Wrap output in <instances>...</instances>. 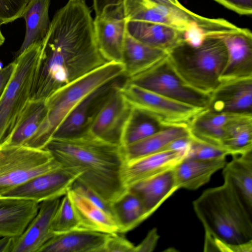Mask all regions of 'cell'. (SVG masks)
Segmentation results:
<instances>
[{"label": "cell", "mask_w": 252, "mask_h": 252, "mask_svg": "<svg viewBox=\"0 0 252 252\" xmlns=\"http://www.w3.org/2000/svg\"><path fill=\"white\" fill-rule=\"evenodd\" d=\"M107 62L98 49L85 0H68L55 14L43 39L30 99L45 100Z\"/></svg>", "instance_id": "1"}, {"label": "cell", "mask_w": 252, "mask_h": 252, "mask_svg": "<svg viewBox=\"0 0 252 252\" xmlns=\"http://www.w3.org/2000/svg\"><path fill=\"white\" fill-rule=\"evenodd\" d=\"M71 189L85 196L98 207L112 215L114 218L112 203L104 199L93 190L76 181L73 185Z\"/></svg>", "instance_id": "39"}, {"label": "cell", "mask_w": 252, "mask_h": 252, "mask_svg": "<svg viewBox=\"0 0 252 252\" xmlns=\"http://www.w3.org/2000/svg\"><path fill=\"white\" fill-rule=\"evenodd\" d=\"M126 30L130 35L139 41L167 52L184 41L183 32L163 24L127 20Z\"/></svg>", "instance_id": "22"}, {"label": "cell", "mask_w": 252, "mask_h": 252, "mask_svg": "<svg viewBox=\"0 0 252 252\" xmlns=\"http://www.w3.org/2000/svg\"><path fill=\"white\" fill-rule=\"evenodd\" d=\"M131 108L119 85L113 83L99 108L90 117L85 130L100 139L121 146L122 128Z\"/></svg>", "instance_id": "12"}, {"label": "cell", "mask_w": 252, "mask_h": 252, "mask_svg": "<svg viewBox=\"0 0 252 252\" xmlns=\"http://www.w3.org/2000/svg\"><path fill=\"white\" fill-rule=\"evenodd\" d=\"M168 52L147 45L135 39L127 32L123 48L124 76L128 78L137 75L157 64L165 58Z\"/></svg>", "instance_id": "24"}, {"label": "cell", "mask_w": 252, "mask_h": 252, "mask_svg": "<svg viewBox=\"0 0 252 252\" xmlns=\"http://www.w3.org/2000/svg\"><path fill=\"white\" fill-rule=\"evenodd\" d=\"M0 27L1 25L0 24V46L4 43L5 41V37L1 32Z\"/></svg>", "instance_id": "46"}, {"label": "cell", "mask_w": 252, "mask_h": 252, "mask_svg": "<svg viewBox=\"0 0 252 252\" xmlns=\"http://www.w3.org/2000/svg\"><path fill=\"white\" fill-rule=\"evenodd\" d=\"M232 156L252 150V117L236 125L222 144Z\"/></svg>", "instance_id": "33"}, {"label": "cell", "mask_w": 252, "mask_h": 252, "mask_svg": "<svg viewBox=\"0 0 252 252\" xmlns=\"http://www.w3.org/2000/svg\"><path fill=\"white\" fill-rule=\"evenodd\" d=\"M2 68V64L0 62V69H1Z\"/></svg>", "instance_id": "47"}, {"label": "cell", "mask_w": 252, "mask_h": 252, "mask_svg": "<svg viewBox=\"0 0 252 252\" xmlns=\"http://www.w3.org/2000/svg\"><path fill=\"white\" fill-rule=\"evenodd\" d=\"M159 236L157 228L149 231L144 239L135 247V252H150L155 249Z\"/></svg>", "instance_id": "42"}, {"label": "cell", "mask_w": 252, "mask_h": 252, "mask_svg": "<svg viewBox=\"0 0 252 252\" xmlns=\"http://www.w3.org/2000/svg\"><path fill=\"white\" fill-rule=\"evenodd\" d=\"M207 109L218 113L252 115V78L220 81Z\"/></svg>", "instance_id": "15"}, {"label": "cell", "mask_w": 252, "mask_h": 252, "mask_svg": "<svg viewBox=\"0 0 252 252\" xmlns=\"http://www.w3.org/2000/svg\"><path fill=\"white\" fill-rule=\"evenodd\" d=\"M189 105L206 109L211 94L196 91L176 73L167 56L150 69L126 81Z\"/></svg>", "instance_id": "9"}, {"label": "cell", "mask_w": 252, "mask_h": 252, "mask_svg": "<svg viewBox=\"0 0 252 252\" xmlns=\"http://www.w3.org/2000/svg\"><path fill=\"white\" fill-rule=\"evenodd\" d=\"M43 42V40L34 43L15 57V69L0 99V145L10 135L30 99Z\"/></svg>", "instance_id": "7"}, {"label": "cell", "mask_w": 252, "mask_h": 252, "mask_svg": "<svg viewBox=\"0 0 252 252\" xmlns=\"http://www.w3.org/2000/svg\"><path fill=\"white\" fill-rule=\"evenodd\" d=\"M50 4V0H30L28 2L22 16L26 22V34L16 57L34 43L46 37L51 24Z\"/></svg>", "instance_id": "28"}, {"label": "cell", "mask_w": 252, "mask_h": 252, "mask_svg": "<svg viewBox=\"0 0 252 252\" xmlns=\"http://www.w3.org/2000/svg\"><path fill=\"white\" fill-rule=\"evenodd\" d=\"M122 63L109 62L60 88L46 99V115L25 146L44 149L71 110L87 95L124 76Z\"/></svg>", "instance_id": "4"}, {"label": "cell", "mask_w": 252, "mask_h": 252, "mask_svg": "<svg viewBox=\"0 0 252 252\" xmlns=\"http://www.w3.org/2000/svg\"><path fill=\"white\" fill-rule=\"evenodd\" d=\"M95 16L101 14L107 7L122 4L124 0H93Z\"/></svg>", "instance_id": "44"}, {"label": "cell", "mask_w": 252, "mask_h": 252, "mask_svg": "<svg viewBox=\"0 0 252 252\" xmlns=\"http://www.w3.org/2000/svg\"><path fill=\"white\" fill-rule=\"evenodd\" d=\"M251 117L252 115L218 113L206 109L194 117L189 127L192 138L222 147L232 129Z\"/></svg>", "instance_id": "16"}, {"label": "cell", "mask_w": 252, "mask_h": 252, "mask_svg": "<svg viewBox=\"0 0 252 252\" xmlns=\"http://www.w3.org/2000/svg\"><path fill=\"white\" fill-rule=\"evenodd\" d=\"M111 83L93 92L80 102L66 116L52 137L68 138L85 131L93 106L108 93L113 84Z\"/></svg>", "instance_id": "29"}, {"label": "cell", "mask_w": 252, "mask_h": 252, "mask_svg": "<svg viewBox=\"0 0 252 252\" xmlns=\"http://www.w3.org/2000/svg\"><path fill=\"white\" fill-rule=\"evenodd\" d=\"M165 126L152 115L132 107L122 128L121 146L124 147L142 140Z\"/></svg>", "instance_id": "32"}, {"label": "cell", "mask_w": 252, "mask_h": 252, "mask_svg": "<svg viewBox=\"0 0 252 252\" xmlns=\"http://www.w3.org/2000/svg\"><path fill=\"white\" fill-rule=\"evenodd\" d=\"M46 113L45 100L30 99L22 111L10 135L0 146H25L36 132Z\"/></svg>", "instance_id": "27"}, {"label": "cell", "mask_w": 252, "mask_h": 252, "mask_svg": "<svg viewBox=\"0 0 252 252\" xmlns=\"http://www.w3.org/2000/svg\"><path fill=\"white\" fill-rule=\"evenodd\" d=\"M168 58L176 73L187 85L211 94L220 83L227 53L221 38L209 37L197 47L183 41L168 52Z\"/></svg>", "instance_id": "5"}, {"label": "cell", "mask_w": 252, "mask_h": 252, "mask_svg": "<svg viewBox=\"0 0 252 252\" xmlns=\"http://www.w3.org/2000/svg\"><path fill=\"white\" fill-rule=\"evenodd\" d=\"M207 37L206 31L198 25L190 27L183 33L184 42L192 47L200 45Z\"/></svg>", "instance_id": "40"}, {"label": "cell", "mask_w": 252, "mask_h": 252, "mask_svg": "<svg viewBox=\"0 0 252 252\" xmlns=\"http://www.w3.org/2000/svg\"><path fill=\"white\" fill-rule=\"evenodd\" d=\"M111 203L118 233L129 231L149 218L140 198L129 189Z\"/></svg>", "instance_id": "30"}, {"label": "cell", "mask_w": 252, "mask_h": 252, "mask_svg": "<svg viewBox=\"0 0 252 252\" xmlns=\"http://www.w3.org/2000/svg\"><path fill=\"white\" fill-rule=\"evenodd\" d=\"M239 14L250 15L252 13V0H214Z\"/></svg>", "instance_id": "41"}, {"label": "cell", "mask_w": 252, "mask_h": 252, "mask_svg": "<svg viewBox=\"0 0 252 252\" xmlns=\"http://www.w3.org/2000/svg\"><path fill=\"white\" fill-rule=\"evenodd\" d=\"M135 247L118 232L108 234L103 252H135Z\"/></svg>", "instance_id": "38"}, {"label": "cell", "mask_w": 252, "mask_h": 252, "mask_svg": "<svg viewBox=\"0 0 252 252\" xmlns=\"http://www.w3.org/2000/svg\"><path fill=\"white\" fill-rule=\"evenodd\" d=\"M44 149L63 167L81 175L76 182L112 203L128 191L124 179L126 162L123 147L86 130L68 138L52 137Z\"/></svg>", "instance_id": "2"}, {"label": "cell", "mask_w": 252, "mask_h": 252, "mask_svg": "<svg viewBox=\"0 0 252 252\" xmlns=\"http://www.w3.org/2000/svg\"><path fill=\"white\" fill-rule=\"evenodd\" d=\"M208 189L193 202L204 231L232 245L252 241V209L230 179Z\"/></svg>", "instance_id": "3"}, {"label": "cell", "mask_w": 252, "mask_h": 252, "mask_svg": "<svg viewBox=\"0 0 252 252\" xmlns=\"http://www.w3.org/2000/svg\"><path fill=\"white\" fill-rule=\"evenodd\" d=\"M61 166L45 149L0 145V195Z\"/></svg>", "instance_id": "8"}, {"label": "cell", "mask_w": 252, "mask_h": 252, "mask_svg": "<svg viewBox=\"0 0 252 252\" xmlns=\"http://www.w3.org/2000/svg\"><path fill=\"white\" fill-rule=\"evenodd\" d=\"M233 157V159L226 162L222 168L223 176L230 179L252 209V150Z\"/></svg>", "instance_id": "31"}, {"label": "cell", "mask_w": 252, "mask_h": 252, "mask_svg": "<svg viewBox=\"0 0 252 252\" xmlns=\"http://www.w3.org/2000/svg\"><path fill=\"white\" fill-rule=\"evenodd\" d=\"M15 67L16 63L14 61L0 69V99L10 81Z\"/></svg>", "instance_id": "43"}, {"label": "cell", "mask_w": 252, "mask_h": 252, "mask_svg": "<svg viewBox=\"0 0 252 252\" xmlns=\"http://www.w3.org/2000/svg\"><path fill=\"white\" fill-rule=\"evenodd\" d=\"M61 198L39 203L38 212L25 231L12 238L10 252H38L55 235L53 220Z\"/></svg>", "instance_id": "14"}, {"label": "cell", "mask_w": 252, "mask_h": 252, "mask_svg": "<svg viewBox=\"0 0 252 252\" xmlns=\"http://www.w3.org/2000/svg\"><path fill=\"white\" fill-rule=\"evenodd\" d=\"M187 151L163 150L126 161L124 179L127 188L146 179L172 169L187 157Z\"/></svg>", "instance_id": "18"}, {"label": "cell", "mask_w": 252, "mask_h": 252, "mask_svg": "<svg viewBox=\"0 0 252 252\" xmlns=\"http://www.w3.org/2000/svg\"><path fill=\"white\" fill-rule=\"evenodd\" d=\"M67 193L76 212L79 229L108 234L118 233V225L112 215L73 189Z\"/></svg>", "instance_id": "25"}, {"label": "cell", "mask_w": 252, "mask_h": 252, "mask_svg": "<svg viewBox=\"0 0 252 252\" xmlns=\"http://www.w3.org/2000/svg\"><path fill=\"white\" fill-rule=\"evenodd\" d=\"M227 50V59L220 82L252 78V33L248 29L221 38Z\"/></svg>", "instance_id": "17"}, {"label": "cell", "mask_w": 252, "mask_h": 252, "mask_svg": "<svg viewBox=\"0 0 252 252\" xmlns=\"http://www.w3.org/2000/svg\"><path fill=\"white\" fill-rule=\"evenodd\" d=\"M108 234L81 229L55 234L38 252H103Z\"/></svg>", "instance_id": "19"}, {"label": "cell", "mask_w": 252, "mask_h": 252, "mask_svg": "<svg viewBox=\"0 0 252 252\" xmlns=\"http://www.w3.org/2000/svg\"><path fill=\"white\" fill-rule=\"evenodd\" d=\"M81 175L61 166L37 176L0 195V198L18 199L39 203L61 198L67 193Z\"/></svg>", "instance_id": "11"}, {"label": "cell", "mask_w": 252, "mask_h": 252, "mask_svg": "<svg viewBox=\"0 0 252 252\" xmlns=\"http://www.w3.org/2000/svg\"><path fill=\"white\" fill-rule=\"evenodd\" d=\"M173 169L141 181L129 188L140 198L149 217L179 189Z\"/></svg>", "instance_id": "21"}, {"label": "cell", "mask_w": 252, "mask_h": 252, "mask_svg": "<svg viewBox=\"0 0 252 252\" xmlns=\"http://www.w3.org/2000/svg\"><path fill=\"white\" fill-rule=\"evenodd\" d=\"M13 237L0 238V252H10Z\"/></svg>", "instance_id": "45"}, {"label": "cell", "mask_w": 252, "mask_h": 252, "mask_svg": "<svg viewBox=\"0 0 252 252\" xmlns=\"http://www.w3.org/2000/svg\"><path fill=\"white\" fill-rule=\"evenodd\" d=\"M123 5L128 21L163 24L183 33L194 25L201 27L209 37L219 38L243 30L223 18L198 15L186 8L178 0H124Z\"/></svg>", "instance_id": "6"}, {"label": "cell", "mask_w": 252, "mask_h": 252, "mask_svg": "<svg viewBox=\"0 0 252 252\" xmlns=\"http://www.w3.org/2000/svg\"><path fill=\"white\" fill-rule=\"evenodd\" d=\"M79 221L72 202L68 193L63 196L53 220L55 234L79 229Z\"/></svg>", "instance_id": "34"}, {"label": "cell", "mask_w": 252, "mask_h": 252, "mask_svg": "<svg viewBox=\"0 0 252 252\" xmlns=\"http://www.w3.org/2000/svg\"><path fill=\"white\" fill-rule=\"evenodd\" d=\"M30 0H0V24H6L22 17Z\"/></svg>", "instance_id": "37"}, {"label": "cell", "mask_w": 252, "mask_h": 252, "mask_svg": "<svg viewBox=\"0 0 252 252\" xmlns=\"http://www.w3.org/2000/svg\"><path fill=\"white\" fill-rule=\"evenodd\" d=\"M39 203L0 198V238L20 235L36 215Z\"/></svg>", "instance_id": "20"}, {"label": "cell", "mask_w": 252, "mask_h": 252, "mask_svg": "<svg viewBox=\"0 0 252 252\" xmlns=\"http://www.w3.org/2000/svg\"><path fill=\"white\" fill-rule=\"evenodd\" d=\"M229 155H231L230 153L223 147L191 137V141L187 157L198 159L211 160L226 158Z\"/></svg>", "instance_id": "35"}, {"label": "cell", "mask_w": 252, "mask_h": 252, "mask_svg": "<svg viewBox=\"0 0 252 252\" xmlns=\"http://www.w3.org/2000/svg\"><path fill=\"white\" fill-rule=\"evenodd\" d=\"M191 136L189 126H166L159 131L123 147L126 161L165 150L173 141Z\"/></svg>", "instance_id": "26"}, {"label": "cell", "mask_w": 252, "mask_h": 252, "mask_svg": "<svg viewBox=\"0 0 252 252\" xmlns=\"http://www.w3.org/2000/svg\"><path fill=\"white\" fill-rule=\"evenodd\" d=\"M226 163V158L203 160L186 157L173 169L178 189H198L209 182Z\"/></svg>", "instance_id": "23"}, {"label": "cell", "mask_w": 252, "mask_h": 252, "mask_svg": "<svg viewBox=\"0 0 252 252\" xmlns=\"http://www.w3.org/2000/svg\"><path fill=\"white\" fill-rule=\"evenodd\" d=\"M204 252H252V241L240 245L226 242L212 234L204 231Z\"/></svg>", "instance_id": "36"}, {"label": "cell", "mask_w": 252, "mask_h": 252, "mask_svg": "<svg viewBox=\"0 0 252 252\" xmlns=\"http://www.w3.org/2000/svg\"><path fill=\"white\" fill-rule=\"evenodd\" d=\"M119 88L132 108L152 115L164 126H189L194 117L204 110L126 82L119 85Z\"/></svg>", "instance_id": "10"}, {"label": "cell", "mask_w": 252, "mask_h": 252, "mask_svg": "<svg viewBox=\"0 0 252 252\" xmlns=\"http://www.w3.org/2000/svg\"><path fill=\"white\" fill-rule=\"evenodd\" d=\"M123 3L105 8L94 20L98 49L105 60L123 63V48L126 33Z\"/></svg>", "instance_id": "13"}]
</instances>
